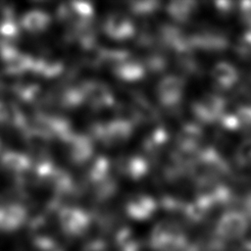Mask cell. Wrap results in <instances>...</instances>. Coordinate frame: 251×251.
Returning a JSON list of instances; mask_svg holds the SVG:
<instances>
[{"instance_id": "cell-1", "label": "cell", "mask_w": 251, "mask_h": 251, "mask_svg": "<svg viewBox=\"0 0 251 251\" xmlns=\"http://www.w3.org/2000/svg\"><path fill=\"white\" fill-rule=\"evenodd\" d=\"M226 102L218 94H205L192 105V113L202 123H212L224 115Z\"/></svg>"}, {"instance_id": "cell-2", "label": "cell", "mask_w": 251, "mask_h": 251, "mask_svg": "<svg viewBox=\"0 0 251 251\" xmlns=\"http://www.w3.org/2000/svg\"><path fill=\"white\" fill-rule=\"evenodd\" d=\"M184 89L183 80L176 75H169L162 79L157 88V94L161 103L172 107L180 102Z\"/></svg>"}, {"instance_id": "cell-3", "label": "cell", "mask_w": 251, "mask_h": 251, "mask_svg": "<svg viewBox=\"0 0 251 251\" xmlns=\"http://www.w3.org/2000/svg\"><path fill=\"white\" fill-rule=\"evenodd\" d=\"M203 136L201 126L194 123L184 125L177 134V144L183 154H190L197 150Z\"/></svg>"}, {"instance_id": "cell-4", "label": "cell", "mask_w": 251, "mask_h": 251, "mask_svg": "<svg viewBox=\"0 0 251 251\" xmlns=\"http://www.w3.org/2000/svg\"><path fill=\"white\" fill-rule=\"evenodd\" d=\"M191 47L197 46L207 51H221L226 48V39L218 31L204 30L189 37Z\"/></svg>"}, {"instance_id": "cell-5", "label": "cell", "mask_w": 251, "mask_h": 251, "mask_svg": "<svg viewBox=\"0 0 251 251\" xmlns=\"http://www.w3.org/2000/svg\"><path fill=\"white\" fill-rule=\"evenodd\" d=\"M211 76L215 86L225 90L232 87L236 83L238 74L231 64L220 62L213 67Z\"/></svg>"}, {"instance_id": "cell-6", "label": "cell", "mask_w": 251, "mask_h": 251, "mask_svg": "<svg viewBox=\"0 0 251 251\" xmlns=\"http://www.w3.org/2000/svg\"><path fill=\"white\" fill-rule=\"evenodd\" d=\"M107 33L116 38L128 37L132 32L131 23L124 15H113L105 25Z\"/></svg>"}, {"instance_id": "cell-7", "label": "cell", "mask_w": 251, "mask_h": 251, "mask_svg": "<svg viewBox=\"0 0 251 251\" xmlns=\"http://www.w3.org/2000/svg\"><path fill=\"white\" fill-rule=\"evenodd\" d=\"M245 226L244 218L235 212L226 214L220 222V229L223 233L231 235L237 234L243 230Z\"/></svg>"}, {"instance_id": "cell-8", "label": "cell", "mask_w": 251, "mask_h": 251, "mask_svg": "<svg viewBox=\"0 0 251 251\" xmlns=\"http://www.w3.org/2000/svg\"><path fill=\"white\" fill-rule=\"evenodd\" d=\"M196 3L192 1H175L168 7L169 14L178 22H186L195 11Z\"/></svg>"}, {"instance_id": "cell-9", "label": "cell", "mask_w": 251, "mask_h": 251, "mask_svg": "<svg viewBox=\"0 0 251 251\" xmlns=\"http://www.w3.org/2000/svg\"><path fill=\"white\" fill-rule=\"evenodd\" d=\"M48 24H49L48 15L39 11L29 12L23 19V25L25 28L30 31L42 30L48 25Z\"/></svg>"}, {"instance_id": "cell-10", "label": "cell", "mask_w": 251, "mask_h": 251, "mask_svg": "<svg viewBox=\"0 0 251 251\" xmlns=\"http://www.w3.org/2000/svg\"><path fill=\"white\" fill-rule=\"evenodd\" d=\"M235 160L237 165L241 167L251 165V139L243 141L238 146L235 153Z\"/></svg>"}, {"instance_id": "cell-11", "label": "cell", "mask_w": 251, "mask_h": 251, "mask_svg": "<svg viewBox=\"0 0 251 251\" xmlns=\"http://www.w3.org/2000/svg\"><path fill=\"white\" fill-rule=\"evenodd\" d=\"M236 52L243 59H251V30H248L239 39L236 46Z\"/></svg>"}, {"instance_id": "cell-12", "label": "cell", "mask_w": 251, "mask_h": 251, "mask_svg": "<svg viewBox=\"0 0 251 251\" xmlns=\"http://www.w3.org/2000/svg\"><path fill=\"white\" fill-rule=\"evenodd\" d=\"M4 164L8 169L11 170H21L27 166V161L23 156H18L17 154H10L5 156Z\"/></svg>"}, {"instance_id": "cell-13", "label": "cell", "mask_w": 251, "mask_h": 251, "mask_svg": "<svg viewBox=\"0 0 251 251\" xmlns=\"http://www.w3.org/2000/svg\"><path fill=\"white\" fill-rule=\"evenodd\" d=\"M110 136L113 137L114 139H125L126 138V136L129 134V131L127 129V126L125 123H115L113 125H111L110 126Z\"/></svg>"}, {"instance_id": "cell-14", "label": "cell", "mask_w": 251, "mask_h": 251, "mask_svg": "<svg viewBox=\"0 0 251 251\" xmlns=\"http://www.w3.org/2000/svg\"><path fill=\"white\" fill-rule=\"evenodd\" d=\"M240 12L244 24L249 27V30H251V2L241 3Z\"/></svg>"}, {"instance_id": "cell-15", "label": "cell", "mask_w": 251, "mask_h": 251, "mask_svg": "<svg viewBox=\"0 0 251 251\" xmlns=\"http://www.w3.org/2000/svg\"><path fill=\"white\" fill-rule=\"evenodd\" d=\"M218 7L217 9L221 12V13H229L232 10V3L231 2H219L217 3Z\"/></svg>"}]
</instances>
